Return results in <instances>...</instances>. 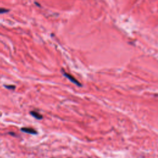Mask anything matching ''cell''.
Segmentation results:
<instances>
[{
	"label": "cell",
	"mask_w": 158,
	"mask_h": 158,
	"mask_svg": "<svg viewBox=\"0 0 158 158\" xmlns=\"http://www.w3.org/2000/svg\"><path fill=\"white\" fill-rule=\"evenodd\" d=\"M63 74H64V76H65L66 78H68L69 80H70L71 82H72L73 83L76 84V85L78 86V87H82L81 83H80L79 82H78L77 79H76V78H74L72 76H71L70 74H67V72H63Z\"/></svg>",
	"instance_id": "obj_1"
},
{
	"label": "cell",
	"mask_w": 158,
	"mask_h": 158,
	"mask_svg": "<svg viewBox=\"0 0 158 158\" xmlns=\"http://www.w3.org/2000/svg\"><path fill=\"white\" fill-rule=\"evenodd\" d=\"M21 131L23 132L27 133L32 134V135H35L37 134V132L35 130L32 128H27V127H24L21 128Z\"/></svg>",
	"instance_id": "obj_2"
},
{
	"label": "cell",
	"mask_w": 158,
	"mask_h": 158,
	"mask_svg": "<svg viewBox=\"0 0 158 158\" xmlns=\"http://www.w3.org/2000/svg\"><path fill=\"white\" fill-rule=\"evenodd\" d=\"M30 114H31L33 117L37 119L40 120L43 119L42 115H41V114H39V113H37V112H35V111H31V112H30Z\"/></svg>",
	"instance_id": "obj_3"
},
{
	"label": "cell",
	"mask_w": 158,
	"mask_h": 158,
	"mask_svg": "<svg viewBox=\"0 0 158 158\" xmlns=\"http://www.w3.org/2000/svg\"><path fill=\"white\" fill-rule=\"evenodd\" d=\"M5 88H7V89H10V90H14L16 88V86L15 85H4Z\"/></svg>",
	"instance_id": "obj_4"
},
{
	"label": "cell",
	"mask_w": 158,
	"mask_h": 158,
	"mask_svg": "<svg viewBox=\"0 0 158 158\" xmlns=\"http://www.w3.org/2000/svg\"><path fill=\"white\" fill-rule=\"evenodd\" d=\"M8 9H3V8H0V14H2V13H7L8 11Z\"/></svg>",
	"instance_id": "obj_5"
}]
</instances>
